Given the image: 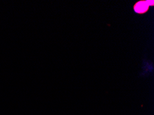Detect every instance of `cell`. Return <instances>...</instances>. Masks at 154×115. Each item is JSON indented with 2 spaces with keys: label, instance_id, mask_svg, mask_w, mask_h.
<instances>
[{
  "label": "cell",
  "instance_id": "cell-1",
  "mask_svg": "<svg viewBox=\"0 0 154 115\" xmlns=\"http://www.w3.org/2000/svg\"><path fill=\"white\" fill-rule=\"evenodd\" d=\"M147 8V4L145 2H140L136 6V11L137 13H143Z\"/></svg>",
  "mask_w": 154,
  "mask_h": 115
}]
</instances>
